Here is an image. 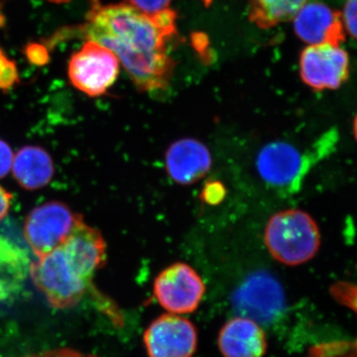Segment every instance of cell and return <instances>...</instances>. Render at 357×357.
Masks as SVG:
<instances>
[{
    "instance_id": "13",
    "label": "cell",
    "mask_w": 357,
    "mask_h": 357,
    "mask_svg": "<svg viewBox=\"0 0 357 357\" xmlns=\"http://www.w3.org/2000/svg\"><path fill=\"white\" fill-rule=\"evenodd\" d=\"M166 169L174 182L192 185L211 170V155L208 147L194 138L175 141L165 156Z\"/></svg>"
},
{
    "instance_id": "2",
    "label": "cell",
    "mask_w": 357,
    "mask_h": 357,
    "mask_svg": "<svg viewBox=\"0 0 357 357\" xmlns=\"http://www.w3.org/2000/svg\"><path fill=\"white\" fill-rule=\"evenodd\" d=\"M337 141V133L331 130L304 152L290 143H269L262 148L256 160L258 173L273 189L295 194L300 191L312 167L333 151Z\"/></svg>"
},
{
    "instance_id": "20",
    "label": "cell",
    "mask_w": 357,
    "mask_h": 357,
    "mask_svg": "<svg viewBox=\"0 0 357 357\" xmlns=\"http://www.w3.org/2000/svg\"><path fill=\"white\" fill-rule=\"evenodd\" d=\"M342 17L347 31L357 40V0H347Z\"/></svg>"
},
{
    "instance_id": "11",
    "label": "cell",
    "mask_w": 357,
    "mask_h": 357,
    "mask_svg": "<svg viewBox=\"0 0 357 357\" xmlns=\"http://www.w3.org/2000/svg\"><path fill=\"white\" fill-rule=\"evenodd\" d=\"M294 20V30L309 45H340L344 41L342 13L321 2H307Z\"/></svg>"
},
{
    "instance_id": "23",
    "label": "cell",
    "mask_w": 357,
    "mask_h": 357,
    "mask_svg": "<svg viewBox=\"0 0 357 357\" xmlns=\"http://www.w3.org/2000/svg\"><path fill=\"white\" fill-rule=\"evenodd\" d=\"M26 357H98L91 356V354H83L74 351V349H53V351H44L41 354H33V356Z\"/></svg>"
},
{
    "instance_id": "24",
    "label": "cell",
    "mask_w": 357,
    "mask_h": 357,
    "mask_svg": "<svg viewBox=\"0 0 357 357\" xmlns=\"http://www.w3.org/2000/svg\"><path fill=\"white\" fill-rule=\"evenodd\" d=\"M13 196L0 185V222L4 220L10 208Z\"/></svg>"
},
{
    "instance_id": "3",
    "label": "cell",
    "mask_w": 357,
    "mask_h": 357,
    "mask_svg": "<svg viewBox=\"0 0 357 357\" xmlns=\"http://www.w3.org/2000/svg\"><path fill=\"white\" fill-rule=\"evenodd\" d=\"M264 243L275 260L297 266L318 253L321 234L314 218L306 211L286 210L270 218L265 227Z\"/></svg>"
},
{
    "instance_id": "7",
    "label": "cell",
    "mask_w": 357,
    "mask_h": 357,
    "mask_svg": "<svg viewBox=\"0 0 357 357\" xmlns=\"http://www.w3.org/2000/svg\"><path fill=\"white\" fill-rule=\"evenodd\" d=\"M154 296L170 314H191L203 300L206 286L198 272L183 262L174 263L160 272L154 281Z\"/></svg>"
},
{
    "instance_id": "27",
    "label": "cell",
    "mask_w": 357,
    "mask_h": 357,
    "mask_svg": "<svg viewBox=\"0 0 357 357\" xmlns=\"http://www.w3.org/2000/svg\"><path fill=\"white\" fill-rule=\"evenodd\" d=\"M202 2H203L204 6H210L211 4V2H213V0H201Z\"/></svg>"
},
{
    "instance_id": "15",
    "label": "cell",
    "mask_w": 357,
    "mask_h": 357,
    "mask_svg": "<svg viewBox=\"0 0 357 357\" xmlns=\"http://www.w3.org/2000/svg\"><path fill=\"white\" fill-rule=\"evenodd\" d=\"M29 255L4 236H0V301L13 300L22 290L30 273Z\"/></svg>"
},
{
    "instance_id": "1",
    "label": "cell",
    "mask_w": 357,
    "mask_h": 357,
    "mask_svg": "<svg viewBox=\"0 0 357 357\" xmlns=\"http://www.w3.org/2000/svg\"><path fill=\"white\" fill-rule=\"evenodd\" d=\"M177 14L169 8L147 15L128 3L102 6L98 0L88 14L89 40L114 52L138 91H165L176 63L168 43L177 34Z\"/></svg>"
},
{
    "instance_id": "8",
    "label": "cell",
    "mask_w": 357,
    "mask_h": 357,
    "mask_svg": "<svg viewBox=\"0 0 357 357\" xmlns=\"http://www.w3.org/2000/svg\"><path fill=\"white\" fill-rule=\"evenodd\" d=\"M241 316L269 323L285 309V293L279 281L266 271H257L243 282L232 297Z\"/></svg>"
},
{
    "instance_id": "6",
    "label": "cell",
    "mask_w": 357,
    "mask_h": 357,
    "mask_svg": "<svg viewBox=\"0 0 357 357\" xmlns=\"http://www.w3.org/2000/svg\"><path fill=\"white\" fill-rule=\"evenodd\" d=\"M79 218V215L60 202L37 206L25 220L26 243L36 257L48 255L65 243Z\"/></svg>"
},
{
    "instance_id": "19",
    "label": "cell",
    "mask_w": 357,
    "mask_h": 357,
    "mask_svg": "<svg viewBox=\"0 0 357 357\" xmlns=\"http://www.w3.org/2000/svg\"><path fill=\"white\" fill-rule=\"evenodd\" d=\"M172 0H128V4L147 15L162 13L170 8Z\"/></svg>"
},
{
    "instance_id": "22",
    "label": "cell",
    "mask_w": 357,
    "mask_h": 357,
    "mask_svg": "<svg viewBox=\"0 0 357 357\" xmlns=\"http://www.w3.org/2000/svg\"><path fill=\"white\" fill-rule=\"evenodd\" d=\"M225 195L223 185L218 182H213L204 187L203 192V199L208 204H218L222 201Z\"/></svg>"
},
{
    "instance_id": "4",
    "label": "cell",
    "mask_w": 357,
    "mask_h": 357,
    "mask_svg": "<svg viewBox=\"0 0 357 357\" xmlns=\"http://www.w3.org/2000/svg\"><path fill=\"white\" fill-rule=\"evenodd\" d=\"M29 275L36 288L56 309L77 306L93 289L91 282L84 278L61 248L37 257L30 265Z\"/></svg>"
},
{
    "instance_id": "17",
    "label": "cell",
    "mask_w": 357,
    "mask_h": 357,
    "mask_svg": "<svg viewBox=\"0 0 357 357\" xmlns=\"http://www.w3.org/2000/svg\"><path fill=\"white\" fill-rule=\"evenodd\" d=\"M307 2V0H250L249 20L261 29H269L293 20Z\"/></svg>"
},
{
    "instance_id": "9",
    "label": "cell",
    "mask_w": 357,
    "mask_h": 357,
    "mask_svg": "<svg viewBox=\"0 0 357 357\" xmlns=\"http://www.w3.org/2000/svg\"><path fill=\"white\" fill-rule=\"evenodd\" d=\"M143 340L149 357H192L198 331L190 319L169 312L150 324Z\"/></svg>"
},
{
    "instance_id": "25",
    "label": "cell",
    "mask_w": 357,
    "mask_h": 357,
    "mask_svg": "<svg viewBox=\"0 0 357 357\" xmlns=\"http://www.w3.org/2000/svg\"><path fill=\"white\" fill-rule=\"evenodd\" d=\"M354 136H356V139L357 141V114H356V119H354Z\"/></svg>"
},
{
    "instance_id": "14",
    "label": "cell",
    "mask_w": 357,
    "mask_h": 357,
    "mask_svg": "<svg viewBox=\"0 0 357 357\" xmlns=\"http://www.w3.org/2000/svg\"><path fill=\"white\" fill-rule=\"evenodd\" d=\"M218 349L223 357H263L267 338L257 321L239 316L229 319L218 335Z\"/></svg>"
},
{
    "instance_id": "5",
    "label": "cell",
    "mask_w": 357,
    "mask_h": 357,
    "mask_svg": "<svg viewBox=\"0 0 357 357\" xmlns=\"http://www.w3.org/2000/svg\"><path fill=\"white\" fill-rule=\"evenodd\" d=\"M119 74V61L114 52L93 40L73 54L68 66L70 83L89 96L105 95Z\"/></svg>"
},
{
    "instance_id": "21",
    "label": "cell",
    "mask_w": 357,
    "mask_h": 357,
    "mask_svg": "<svg viewBox=\"0 0 357 357\" xmlns=\"http://www.w3.org/2000/svg\"><path fill=\"white\" fill-rule=\"evenodd\" d=\"M13 163V153L10 146L0 140V178L6 177L11 170Z\"/></svg>"
},
{
    "instance_id": "18",
    "label": "cell",
    "mask_w": 357,
    "mask_h": 357,
    "mask_svg": "<svg viewBox=\"0 0 357 357\" xmlns=\"http://www.w3.org/2000/svg\"><path fill=\"white\" fill-rule=\"evenodd\" d=\"M307 357H357V340L321 342L310 349Z\"/></svg>"
},
{
    "instance_id": "10",
    "label": "cell",
    "mask_w": 357,
    "mask_h": 357,
    "mask_svg": "<svg viewBox=\"0 0 357 357\" xmlns=\"http://www.w3.org/2000/svg\"><path fill=\"white\" fill-rule=\"evenodd\" d=\"M300 75L314 91L337 89L349 77V55L340 45H310L301 54Z\"/></svg>"
},
{
    "instance_id": "12",
    "label": "cell",
    "mask_w": 357,
    "mask_h": 357,
    "mask_svg": "<svg viewBox=\"0 0 357 357\" xmlns=\"http://www.w3.org/2000/svg\"><path fill=\"white\" fill-rule=\"evenodd\" d=\"M86 280L91 282L96 272L107 261V243L98 229L79 220L65 243L60 246Z\"/></svg>"
},
{
    "instance_id": "16",
    "label": "cell",
    "mask_w": 357,
    "mask_h": 357,
    "mask_svg": "<svg viewBox=\"0 0 357 357\" xmlns=\"http://www.w3.org/2000/svg\"><path fill=\"white\" fill-rule=\"evenodd\" d=\"M11 169L18 184L31 191L48 185L55 172L50 155L38 146L21 148L13 158Z\"/></svg>"
},
{
    "instance_id": "26",
    "label": "cell",
    "mask_w": 357,
    "mask_h": 357,
    "mask_svg": "<svg viewBox=\"0 0 357 357\" xmlns=\"http://www.w3.org/2000/svg\"><path fill=\"white\" fill-rule=\"evenodd\" d=\"M48 1L54 2V3H67L70 0H48Z\"/></svg>"
}]
</instances>
